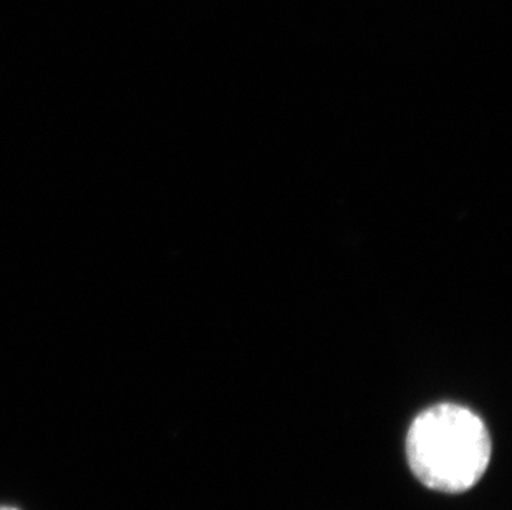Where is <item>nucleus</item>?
I'll return each mask as SVG.
<instances>
[{"mask_svg": "<svg viewBox=\"0 0 512 510\" xmlns=\"http://www.w3.org/2000/svg\"><path fill=\"white\" fill-rule=\"evenodd\" d=\"M0 510H22L17 506H10V504H0Z\"/></svg>", "mask_w": 512, "mask_h": 510, "instance_id": "2", "label": "nucleus"}, {"mask_svg": "<svg viewBox=\"0 0 512 510\" xmlns=\"http://www.w3.org/2000/svg\"><path fill=\"white\" fill-rule=\"evenodd\" d=\"M405 449L416 481L431 491L463 494L488 471L493 441L486 423L471 409L438 403L416 414Z\"/></svg>", "mask_w": 512, "mask_h": 510, "instance_id": "1", "label": "nucleus"}]
</instances>
